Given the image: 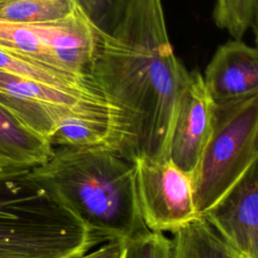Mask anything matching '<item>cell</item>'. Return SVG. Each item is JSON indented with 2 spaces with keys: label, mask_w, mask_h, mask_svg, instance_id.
Masks as SVG:
<instances>
[{
  "label": "cell",
  "mask_w": 258,
  "mask_h": 258,
  "mask_svg": "<svg viewBox=\"0 0 258 258\" xmlns=\"http://www.w3.org/2000/svg\"><path fill=\"white\" fill-rule=\"evenodd\" d=\"M88 80L118 113L126 156L168 158L190 71L173 51L162 0H131L111 34L96 32Z\"/></svg>",
  "instance_id": "6da1fadb"
},
{
  "label": "cell",
  "mask_w": 258,
  "mask_h": 258,
  "mask_svg": "<svg viewBox=\"0 0 258 258\" xmlns=\"http://www.w3.org/2000/svg\"><path fill=\"white\" fill-rule=\"evenodd\" d=\"M28 172L105 241L127 242L149 231L139 208L134 164L118 149L59 147Z\"/></svg>",
  "instance_id": "7a4b0ae2"
},
{
  "label": "cell",
  "mask_w": 258,
  "mask_h": 258,
  "mask_svg": "<svg viewBox=\"0 0 258 258\" xmlns=\"http://www.w3.org/2000/svg\"><path fill=\"white\" fill-rule=\"evenodd\" d=\"M28 171H0V258H79L106 242Z\"/></svg>",
  "instance_id": "3957f363"
},
{
  "label": "cell",
  "mask_w": 258,
  "mask_h": 258,
  "mask_svg": "<svg viewBox=\"0 0 258 258\" xmlns=\"http://www.w3.org/2000/svg\"><path fill=\"white\" fill-rule=\"evenodd\" d=\"M258 160V95L215 103L212 131L192 174L197 211L203 217Z\"/></svg>",
  "instance_id": "277c9868"
},
{
  "label": "cell",
  "mask_w": 258,
  "mask_h": 258,
  "mask_svg": "<svg viewBox=\"0 0 258 258\" xmlns=\"http://www.w3.org/2000/svg\"><path fill=\"white\" fill-rule=\"evenodd\" d=\"M0 105L47 139L73 115H113L119 121L118 113L95 90L59 88L1 70Z\"/></svg>",
  "instance_id": "5b68a950"
},
{
  "label": "cell",
  "mask_w": 258,
  "mask_h": 258,
  "mask_svg": "<svg viewBox=\"0 0 258 258\" xmlns=\"http://www.w3.org/2000/svg\"><path fill=\"white\" fill-rule=\"evenodd\" d=\"M139 208L148 230L174 232L201 218L195 203L192 176L169 158H132Z\"/></svg>",
  "instance_id": "8992f818"
},
{
  "label": "cell",
  "mask_w": 258,
  "mask_h": 258,
  "mask_svg": "<svg viewBox=\"0 0 258 258\" xmlns=\"http://www.w3.org/2000/svg\"><path fill=\"white\" fill-rule=\"evenodd\" d=\"M214 101L203 75L190 71V80L177 106L168 146V158L192 176L212 131Z\"/></svg>",
  "instance_id": "52a82bcc"
},
{
  "label": "cell",
  "mask_w": 258,
  "mask_h": 258,
  "mask_svg": "<svg viewBox=\"0 0 258 258\" xmlns=\"http://www.w3.org/2000/svg\"><path fill=\"white\" fill-rule=\"evenodd\" d=\"M202 218L237 253L258 258L257 164Z\"/></svg>",
  "instance_id": "ba28073f"
},
{
  "label": "cell",
  "mask_w": 258,
  "mask_h": 258,
  "mask_svg": "<svg viewBox=\"0 0 258 258\" xmlns=\"http://www.w3.org/2000/svg\"><path fill=\"white\" fill-rule=\"evenodd\" d=\"M214 103L258 95V51L242 39L229 40L216 49L203 76Z\"/></svg>",
  "instance_id": "9c48e42d"
},
{
  "label": "cell",
  "mask_w": 258,
  "mask_h": 258,
  "mask_svg": "<svg viewBox=\"0 0 258 258\" xmlns=\"http://www.w3.org/2000/svg\"><path fill=\"white\" fill-rule=\"evenodd\" d=\"M54 147L0 105V171L31 169L44 163Z\"/></svg>",
  "instance_id": "30bf717a"
},
{
  "label": "cell",
  "mask_w": 258,
  "mask_h": 258,
  "mask_svg": "<svg viewBox=\"0 0 258 258\" xmlns=\"http://www.w3.org/2000/svg\"><path fill=\"white\" fill-rule=\"evenodd\" d=\"M58 147L106 146L123 152V133L110 116L73 115L60 122L49 138Z\"/></svg>",
  "instance_id": "8fae6325"
},
{
  "label": "cell",
  "mask_w": 258,
  "mask_h": 258,
  "mask_svg": "<svg viewBox=\"0 0 258 258\" xmlns=\"http://www.w3.org/2000/svg\"><path fill=\"white\" fill-rule=\"evenodd\" d=\"M171 258H238V253L201 217L172 232Z\"/></svg>",
  "instance_id": "7c38bea8"
},
{
  "label": "cell",
  "mask_w": 258,
  "mask_h": 258,
  "mask_svg": "<svg viewBox=\"0 0 258 258\" xmlns=\"http://www.w3.org/2000/svg\"><path fill=\"white\" fill-rule=\"evenodd\" d=\"M0 70L71 90H95L89 80L66 74L0 47ZM98 92V91H97Z\"/></svg>",
  "instance_id": "4fadbf2b"
},
{
  "label": "cell",
  "mask_w": 258,
  "mask_h": 258,
  "mask_svg": "<svg viewBox=\"0 0 258 258\" xmlns=\"http://www.w3.org/2000/svg\"><path fill=\"white\" fill-rule=\"evenodd\" d=\"M74 12L72 0H0V19L17 23L47 22Z\"/></svg>",
  "instance_id": "5bb4252c"
},
{
  "label": "cell",
  "mask_w": 258,
  "mask_h": 258,
  "mask_svg": "<svg viewBox=\"0 0 258 258\" xmlns=\"http://www.w3.org/2000/svg\"><path fill=\"white\" fill-rule=\"evenodd\" d=\"M258 0H216L213 10L215 24L233 39H242L248 30L257 31Z\"/></svg>",
  "instance_id": "9a60e30c"
},
{
  "label": "cell",
  "mask_w": 258,
  "mask_h": 258,
  "mask_svg": "<svg viewBox=\"0 0 258 258\" xmlns=\"http://www.w3.org/2000/svg\"><path fill=\"white\" fill-rule=\"evenodd\" d=\"M131 0H72L76 11L98 33L111 34Z\"/></svg>",
  "instance_id": "2e32d148"
},
{
  "label": "cell",
  "mask_w": 258,
  "mask_h": 258,
  "mask_svg": "<svg viewBox=\"0 0 258 258\" xmlns=\"http://www.w3.org/2000/svg\"><path fill=\"white\" fill-rule=\"evenodd\" d=\"M124 258H171V239L149 230L126 242Z\"/></svg>",
  "instance_id": "e0dca14e"
},
{
  "label": "cell",
  "mask_w": 258,
  "mask_h": 258,
  "mask_svg": "<svg viewBox=\"0 0 258 258\" xmlns=\"http://www.w3.org/2000/svg\"><path fill=\"white\" fill-rule=\"evenodd\" d=\"M126 242L121 240H109L95 250H91L79 258H124Z\"/></svg>",
  "instance_id": "ac0fdd59"
},
{
  "label": "cell",
  "mask_w": 258,
  "mask_h": 258,
  "mask_svg": "<svg viewBox=\"0 0 258 258\" xmlns=\"http://www.w3.org/2000/svg\"><path fill=\"white\" fill-rule=\"evenodd\" d=\"M238 258H252V257L247 256V255H243V254H239V253H238Z\"/></svg>",
  "instance_id": "d6986e66"
}]
</instances>
